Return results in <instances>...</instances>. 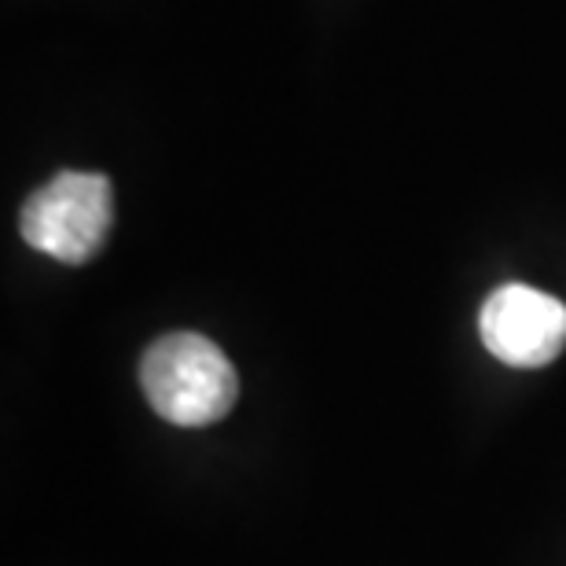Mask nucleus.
Returning <instances> with one entry per match:
<instances>
[{
  "label": "nucleus",
  "instance_id": "f03ea898",
  "mask_svg": "<svg viewBox=\"0 0 566 566\" xmlns=\"http://www.w3.org/2000/svg\"><path fill=\"white\" fill-rule=\"evenodd\" d=\"M115 199L104 174H55L22 202L19 232L33 251L63 265H85L107 243Z\"/></svg>",
  "mask_w": 566,
  "mask_h": 566
},
{
  "label": "nucleus",
  "instance_id": "7ed1b4c3",
  "mask_svg": "<svg viewBox=\"0 0 566 566\" xmlns=\"http://www.w3.org/2000/svg\"><path fill=\"white\" fill-rule=\"evenodd\" d=\"M479 335L504 365L545 368L566 346V305L526 283H504L482 302Z\"/></svg>",
  "mask_w": 566,
  "mask_h": 566
},
{
  "label": "nucleus",
  "instance_id": "f257e3e1",
  "mask_svg": "<svg viewBox=\"0 0 566 566\" xmlns=\"http://www.w3.org/2000/svg\"><path fill=\"white\" fill-rule=\"evenodd\" d=\"M147 405L177 427H210L232 412L240 376L232 360L199 332H169L147 346L140 360Z\"/></svg>",
  "mask_w": 566,
  "mask_h": 566
}]
</instances>
